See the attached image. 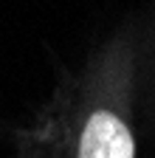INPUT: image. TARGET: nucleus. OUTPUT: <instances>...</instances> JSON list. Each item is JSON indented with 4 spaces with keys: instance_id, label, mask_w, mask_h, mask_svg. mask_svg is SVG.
Masks as SVG:
<instances>
[{
    "instance_id": "f257e3e1",
    "label": "nucleus",
    "mask_w": 155,
    "mask_h": 158,
    "mask_svg": "<svg viewBox=\"0 0 155 158\" xmlns=\"http://www.w3.org/2000/svg\"><path fill=\"white\" fill-rule=\"evenodd\" d=\"M79 158H135V144L127 124L107 110L93 113L82 133Z\"/></svg>"
}]
</instances>
